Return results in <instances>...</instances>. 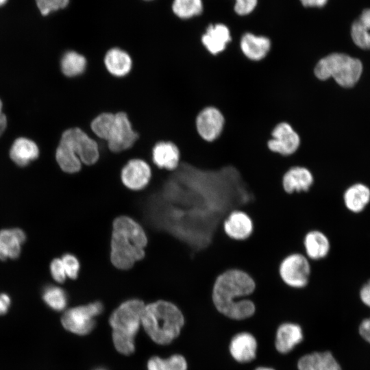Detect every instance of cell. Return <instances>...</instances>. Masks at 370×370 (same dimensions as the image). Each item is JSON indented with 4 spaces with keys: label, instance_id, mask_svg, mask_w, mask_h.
<instances>
[{
    "label": "cell",
    "instance_id": "cell-35",
    "mask_svg": "<svg viewBox=\"0 0 370 370\" xmlns=\"http://www.w3.org/2000/svg\"><path fill=\"white\" fill-rule=\"evenodd\" d=\"M50 271L53 280L59 283L64 282L67 278L61 258H55L51 261Z\"/></svg>",
    "mask_w": 370,
    "mask_h": 370
},
{
    "label": "cell",
    "instance_id": "cell-41",
    "mask_svg": "<svg viewBox=\"0 0 370 370\" xmlns=\"http://www.w3.org/2000/svg\"><path fill=\"white\" fill-rule=\"evenodd\" d=\"M3 104L0 99V136L5 131L7 125V118L2 111Z\"/></svg>",
    "mask_w": 370,
    "mask_h": 370
},
{
    "label": "cell",
    "instance_id": "cell-18",
    "mask_svg": "<svg viewBox=\"0 0 370 370\" xmlns=\"http://www.w3.org/2000/svg\"><path fill=\"white\" fill-rule=\"evenodd\" d=\"M239 48L247 59L259 62L266 58L269 53L271 41L267 36L246 32L241 37Z\"/></svg>",
    "mask_w": 370,
    "mask_h": 370
},
{
    "label": "cell",
    "instance_id": "cell-7",
    "mask_svg": "<svg viewBox=\"0 0 370 370\" xmlns=\"http://www.w3.org/2000/svg\"><path fill=\"white\" fill-rule=\"evenodd\" d=\"M362 73L360 60L343 53H332L321 58L313 69L314 75L319 81L332 79L343 88L354 86Z\"/></svg>",
    "mask_w": 370,
    "mask_h": 370
},
{
    "label": "cell",
    "instance_id": "cell-14",
    "mask_svg": "<svg viewBox=\"0 0 370 370\" xmlns=\"http://www.w3.org/2000/svg\"><path fill=\"white\" fill-rule=\"evenodd\" d=\"M232 40L230 29L222 23L210 24L200 38L201 45L212 56L225 51Z\"/></svg>",
    "mask_w": 370,
    "mask_h": 370
},
{
    "label": "cell",
    "instance_id": "cell-13",
    "mask_svg": "<svg viewBox=\"0 0 370 370\" xmlns=\"http://www.w3.org/2000/svg\"><path fill=\"white\" fill-rule=\"evenodd\" d=\"M225 123L223 114L214 106L203 108L195 119L197 132L199 136L207 142H212L220 136Z\"/></svg>",
    "mask_w": 370,
    "mask_h": 370
},
{
    "label": "cell",
    "instance_id": "cell-45",
    "mask_svg": "<svg viewBox=\"0 0 370 370\" xmlns=\"http://www.w3.org/2000/svg\"><path fill=\"white\" fill-rule=\"evenodd\" d=\"M96 370H105L103 369H96Z\"/></svg>",
    "mask_w": 370,
    "mask_h": 370
},
{
    "label": "cell",
    "instance_id": "cell-42",
    "mask_svg": "<svg viewBox=\"0 0 370 370\" xmlns=\"http://www.w3.org/2000/svg\"><path fill=\"white\" fill-rule=\"evenodd\" d=\"M255 370H275L270 367H260L256 368Z\"/></svg>",
    "mask_w": 370,
    "mask_h": 370
},
{
    "label": "cell",
    "instance_id": "cell-20",
    "mask_svg": "<svg viewBox=\"0 0 370 370\" xmlns=\"http://www.w3.org/2000/svg\"><path fill=\"white\" fill-rule=\"evenodd\" d=\"M305 255L312 261L326 258L331 251V241L328 235L319 230L308 232L303 241Z\"/></svg>",
    "mask_w": 370,
    "mask_h": 370
},
{
    "label": "cell",
    "instance_id": "cell-40",
    "mask_svg": "<svg viewBox=\"0 0 370 370\" xmlns=\"http://www.w3.org/2000/svg\"><path fill=\"white\" fill-rule=\"evenodd\" d=\"M328 0H300L303 5L306 7H323Z\"/></svg>",
    "mask_w": 370,
    "mask_h": 370
},
{
    "label": "cell",
    "instance_id": "cell-2",
    "mask_svg": "<svg viewBox=\"0 0 370 370\" xmlns=\"http://www.w3.org/2000/svg\"><path fill=\"white\" fill-rule=\"evenodd\" d=\"M256 289L251 276L238 269L219 274L213 284L211 298L216 310L234 320H243L254 315L256 307L248 298Z\"/></svg>",
    "mask_w": 370,
    "mask_h": 370
},
{
    "label": "cell",
    "instance_id": "cell-36",
    "mask_svg": "<svg viewBox=\"0 0 370 370\" xmlns=\"http://www.w3.org/2000/svg\"><path fill=\"white\" fill-rule=\"evenodd\" d=\"M234 10L239 15L251 13L257 5L258 0H235Z\"/></svg>",
    "mask_w": 370,
    "mask_h": 370
},
{
    "label": "cell",
    "instance_id": "cell-25",
    "mask_svg": "<svg viewBox=\"0 0 370 370\" xmlns=\"http://www.w3.org/2000/svg\"><path fill=\"white\" fill-rule=\"evenodd\" d=\"M299 370H342L330 352H317L304 355L298 360Z\"/></svg>",
    "mask_w": 370,
    "mask_h": 370
},
{
    "label": "cell",
    "instance_id": "cell-1",
    "mask_svg": "<svg viewBox=\"0 0 370 370\" xmlns=\"http://www.w3.org/2000/svg\"><path fill=\"white\" fill-rule=\"evenodd\" d=\"M141 207L147 224L180 241L192 258L210 246L231 212L217 173L182 161Z\"/></svg>",
    "mask_w": 370,
    "mask_h": 370
},
{
    "label": "cell",
    "instance_id": "cell-9",
    "mask_svg": "<svg viewBox=\"0 0 370 370\" xmlns=\"http://www.w3.org/2000/svg\"><path fill=\"white\" fill-rule=\"evenodd\" d=\"M279 275L288 287L300 289L306 287L311 273L310 260L301 253H292L284 257L279 265Z\"/></svg>",
    "mask_w": 370,
    "mask_h": 370
},
{
    "label": "cell",
    "instance_id": "cell-44",
    "mask_svg": "<svg viewBox=\"0 0 370 370\" xmlns=\"http://www.w3.org/2000/svg\"><path fill=\"white\" fill-rule=\"evenodd\" d=\"M143 1H153V0H143Z\"/></svg>",
    "mask_w": 370,
    "mask_h": 370
},
{
    "label": "cell",
    "instance_id": "cell-22",
    "mask_svg": "<svg viewBox=\"0 0 370 370\" xmlns=\"http://www.w3.org/2000/svg\"><path fill=\"white\" fill-rule=\"evenodd\" d=\"M256 351L257 341L250 333H238L230 341V354L239 362L244 363L253 360L256 357Z\"/></svg>",
    "mask_w": 370,
    "mask_h": 370
},
{
    "label": "cell",
    "instance_id": "cell-3",
    "mask_svg": "<svg viewBox=\"0 0 370 370\" xmlns=\"http://www.w3.org/2000/svg\"><path fill=\"white\" fill-rule=\"evenodd\" d=\"M147 236L142 226L127 216L116 217L112 224L110 260L119 269H128L142 260Z\"/></svg>",
    "mask_w": 370,
    "mask_h": 370
},
{
    "label": "cell",
    "instance_id": "cell-34",
    "mask_svg": "<svg viewBox=\"0 0 370 370\" xmlns=\"http://www.w3.org/2000/svg\"><path fill=\"white\" fill-rule=\"evenodd\" d=\"M66 276L71 279H76L79 272L80 264L75 256L71 254H65L61 258Z\"/></svg>",
    "mask_w": 370,
    "mask_h": 370
},
{
    "label": "cell",
    "instance_id": "cell-17",
    "mask_svg": "<svg viewBox=\"0 0 370 370\" xmlns=\"http://www.w3.org/2000/svg\"><path fill=\"white\" fill-rule=\"evenodd\" d=\"M341 201L348 212L362 213L370 204V187L362 182L354 183L345 188Z\"/></svg>",
    "mask_w": 370,
    "mask_h": 370
},
{
    "label": "cell",
    "instance_id": "cell-4",
    "mask_svg": "<svg viewBox=\"0 0 370 370\" xmlns=\"http://www.w3.org/2000/svg\"><path fill=\"white\" fill-rule=\"evenodd\" d=\"M100 156L99 145L79 127H71L62 132L56 150V160L64 172L78 171L82 165L92 166Z\"/></svg>",
    "mask_w": 370,
    "mask_h": 370
},
{
    "label": "cell",
    "instance_id": "cell-16",
    "mask_svg": "<svg viewBox=\"0 0 370 370\" xmlns=\"http://www.w3.org/2000/svg\"><path fill=\"white\" fill-rule=\"evenodd\" d=\"M180 163V151L177 146L171 141H160L151 151V166L158 169L173 171Z\"/></svg>",
    "mask_w": 370,
    "mask_h": 370
},
{
    "label": "cell",
    "instance_id": "cell-15",
    "mask_svg": "<svg viewBox=\"0 0 370 370\" xmlns=\"http://www.w3.org/2000/svg\"><path fill=\"white\" fill-rule=\"evenodd\" d=\"M223 229L230 238L238 241H245L252 234L254 223L245 212L234 210L224 219Z\"/></svg>",
    "mask_w": 370,
    "mask_h": 370
},
{
    "label": "cell",
    "instance_id": "cell-28",
    "mask_svg": "<svg viewBox=\"0 0 370 370\" xmlns=\"http://www.w3.org/2000/svg\"><path fill=\"white\" fill-rule=\"evenodd\" d=\"M351 36L358 47L370 49V9L365 10L353 23Z\"/></svg>",
    "mask_w": 370,
    "mask_h": 370
},
{
    "label": "cell",
    "instance_id": "cell-10",
    "mask_svg": "<svg viewBox=\"0 0 370 370\" xmlns=\"http://www.w3.org/2000/svg\"><path fill=\"white\" fill-rule=\"evenodd\" d=\"M300 144V136L293 127L287 122H280L273 128L267 147L273 153L289 156L297 151Z\"/></svg>",
    "mask_w": 370,
    "mask_h": 370
},
{
    "label": "cell",
    "instance_id": "cell-29",
    "mask_svg": "<svg viewBox=\"0 0 370 370\" xmlns=\"http://www.w3.org/2000/svg\"><path fill=\"white\" fill-rule=\"evenodd\" d=\"M115 123V114L103 112L93 119L90 130L95 139L108 141L111 136Z\"/></svg>",
    "mask_w": 370,
    "mask_h": 370
},
{
    "label": "cell",
    "instance_id": "cell-37",
    "mask_svg": "<svg viewBox=\"0 0 370 370\" xmlns=\"http://www.w3.org/2000/svg\"><path fill=\"white\" fill-rule=\"evenodd\" d=\"M359 298L361 302L370 308V279L365 282L359 289Z\"/></svg>",
    "mask_w": 370,
    "mask_h": 370
},
{
    "label": "cell",
    "instance_id": "cell-32",
    "mask_svg": "<svg viewBox=\"0 0 370 370\" xmlns=\"http://www.w3.org/2000/svg\"><path fill=\"white\" fill-rule=\"evenodd\" d=\"M42 299L49 308L56 311L64 310L68 301L66 292L60 287L52 285L44 289Z\"/></svg>",
    "mask_w": 370,
    "mask_h": 370
},
{
    "label": "cell",
    "instance_id": "cell-12",
    "mask_svg": "<svg viewBox=\"0 0 370 370\" xmlns=\"http://www.w3.org/2000/svg\"><path fill=\"white\" fill-rule=\"evenodd\" d=\"M152 177V169L145 160L140 158L129 160L121 168L120 179L122 184L132 190L145 188Z\"/></svg>",
    "mask_w": 370,
    "mask_h": 370
},
{
    "label": "cell",
    "instance_id": "cell-31",
    "mask_svg": "<svg viewBox=\"0 0 370 370\" xmlns=\"http://www.w3.org/2000/svg\"><path fill=\"white\" fill-rule=\"evenodd\" d=\"M148 370H186L185 358L179 354L173 355L167 359L153 357L148 361Z\"/></svg>",
    "mask_w": 370,
    "mask_h": 370
},
{
    "label": "cell",
    "instance_id": "cell-39",
    "mask_svg": "<svg viewBox=\"0 0 370 370\" xmlns=\"http://www.w3.org/2000/svg\"><path fill=\"white\" fill-rule=\"evenodd\" d=\"M11 304L10 297L6 293L0 294V315L7 313Z\"/></svg>",
    "mask_w": 370,
    "mask_h": 370
},
{
    "label": "cell",
    "instance_id": "cell-26",
    "mask_svg": "<svg viewBox=\"0 0 370 370\" xmlns=\"http://www.w3.org/2000/svg\"><path fill=\"white\" fill-rule=\"evenodd\" d=\"M38 155L37 145L33 140L23 137L16 139L10 151V158L20 166L27 165L36 160Z\"/></svg>",
    "mask_w": 370,
    "mask_h": 370
},
{
    "label": "cell",
    "instance_id": "cell-30",
    "mask_svg": "<svg viewBox=\"0 0 370 370\" xmlns=\"http://www.w3.org/2000/svg\"><path fill=\"white\" fill-rule=\"evenodd\" d=\"M203 10L202 0H173L171 3L173 14L183 20L199 16Z\"/></svg>",
    "mask_w": 370,
    "mask_h": 370
},
{
    "label": "cell",
    "instance_id": "cell-19",
    "mask_svg": "<svg viewBox=\"0 0 370 370\" xmlns=\"http://www.w3.org/2000/svg\"><path fill=\"white\" fill-rule=\"evenodd\" d=\"M314 184L312 172L305 166H293L283 175L282 185L287 194L308 192Z\"/></svg>",
    "mask_w": 370,
    "mask_h": 370
},
{
    "label": "cell",
    "instance_id": "cell-43",
    "mask_svg": "<svg viewBox=\"0 0 370 370\" xmlns=\"http://www.w3.org/2000/svg\"><path fill=\"white\" fill-rule=\"evenodd\" d=\"M8 0H0V8L4 6L7 3Z\"/></svg>",
    "mask_w": 370,
    "mask_h": 370
},
{
    "label": "cell",
    "instance_id": "cell-33",
    "mask_svg": "<svg viewBox=\"0 0 370 370\" xmlns=\"http://www.w3.org/2000/svg\"><path fill=\"white\" fill-rule=\"evenodd\" d=\"M70 0H36L37 7L43 16L67 7Z\"/></svg>",
    "mask_w": 370,
    "mask_h": 370
},
{
    "label": "cell",
    "instance_id": "cell-27",
    "mask_svg": "<svg viewBox=\"0 0 370 370\" xmlns=\"http://www.w3.org/2000/svg\"><path fill=\"white\" fill-rule=\"evenodd\" d=\"M88 61L81 53L74 49L65 51L60 60V71L67 78H75L84 73Z\"/></svg>",
    "mask_w": 370,
    "mask_h": 370
},
{
    "label": "cell",
    "instance_id": "cell-5",
    "mask_svg": "<svg viewBox=\"0 0 370 370\" xmlns=\"http://www.w3.org/2000/svg\"><path fill=\"white\" fill-rule=\"evenodd\" d=\"M141 323L155 343L166 345L180 334L184 319L175 304L160 300L145 306Z\"/></svg>",
    "mask_w": 370,
    "mask_h": 370
},
{
    "label": "cell",
    "instance_id": "cell-8",
    "mask_svg": "<svg viewBox=\"0 0 370 370\" xmlns=\"http://www.w3.org/2000/svg\"><path fill=\"white\" fill-rule=\"evenodd\" d=\"M103 310V306L99 301L74 307L64 312L61 317V323L66 330L85 335L92 330L95 325V317Z\"/></svg>",
    "mask_w": 370,
    "mask_h": 370
},
{
    "label": "cell",
    "instance_id": "cell-21",
    "mask_svg": "<svg viewBox=\"0 0 370 370\" xmlns=\"http://www.w3.org/2000/svg\"><path fill=\"white\" fill-rule=\"evenodd\" d=\"M103 63L107 71L116 77L126 76L132 68L131 56L119 47H111L106 52Z\"/></svg>",
    "mask_w": 370,
    "mask_h": 370
},
{
    "label": "cell",
    "instance_id": "cell-23",
    "mask_svg": "<svg viewBox=\"0 0 370 370\" xmlns=\"http://www.w3.org/2000/svg\"><path fill=\"white\" fill-rule=\"evenodd\" d=\"M26 239L24 232L19 228L4 229L0 231V260L16 258Z\"/></svg>",
    "mask_w": 370,
    "mask_h": 370
},
{
    "label": "cell",
    "instance_id": "cell-11",
    "mask_svg": "<svg viewBox=\"0 0 370 370\" xmlns=\"http://www.w3.org/2000/svg\"><path fill=\"white\" fill-rule=\"evenodd\" d=\"M138 136L127 114L119 112L115 114V123L111 136L106 141L107 147L112 153L123 152L130 149Z\"/></svg>",
    "mask_w": 370,
    "mask_h": 370
},
{
    "label": "cell",
    "instance_id": "cell-38",
    "mask_svg": "<svg viewBox=\"0 0 370 370\" xmlns=\"http://www.w3.org/2000/svg\"><path fill=\"white\" fill-rule=\"evenodd\" d=\"M358 332L366 342L370 343V317L360 322Z\"/></svg>",
    "mask_w": 370,
    "mask_h": 370
},
{
    "label": "cell",
    "instance_id": "cell-6",
    "mask_svg": "<svg viewBox=\"0 0 370 370\" xmlns=\"http://www.w3.org/2000/svg\"><path fill=\"white\" fill-rule=\"evenodd\" d=\"M145 306L143 301L131 299L122 303L112 313L109 323L113 330V343L121 354L130 355L134 352V337L140 327Z\"/></svg>",
    "mask_w": 370,
    "mask_h": 370
},
{
    "label": "cell",
    "instance_id": "cell-24",
    "mask_svg": "<svg viewBox=\"0 0 370 370\" xmlns=\"http://www.w3.org/2000/svg\"><path fill=\"white\" fill-rule=\"evenodd\" d=\"M302 340V330L298 324L284 323L277 330L275 341V348L282 354H287Z\"/></svg>",
    "mask_w": 370,
    "mask_h": 370
}]
</instances>
